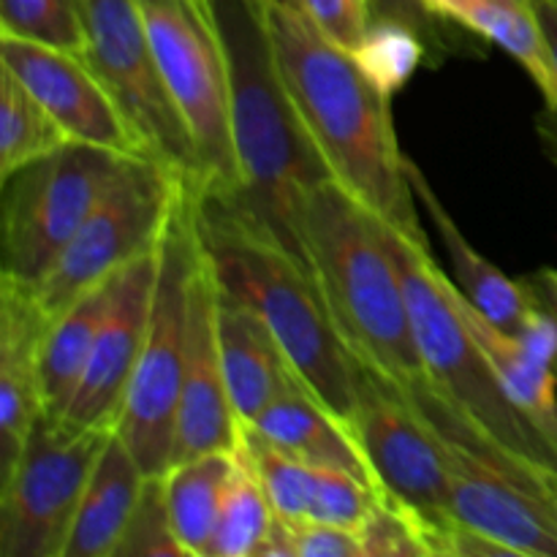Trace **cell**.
<instances>
[{
  "instance_id": "1",
  "label": "cell",
  "mask_w": 557,
  "mask_h": 557,
  "mask_svg": "<svg viewBox=\"0 0 557 557\" xmlns=\"http://www.w3.org/2000/svg\"><path fill=\"white\" fill-rule=\"evenodd\" d=\"M277 74L332 177L403 237L430 245L389 92L286 0H261Z\"/></svg>"
},
{
  "instance_id": "2",
  "label": "cell",
  "mask_w": 557,
  "mask_h": 557,
  "mask_svg": "<svg viewBox=\"0 0 557 557\" xmlns=\"http://www.w3.org/2000/svg\"><path fill=\"white\" fill-rule=\"evenodd\" d=\"M196 234L218 286L267 321L305 386L348 424L357 403V362L313 272L228 196L196 190Z\"/></svg>"
},
{
  "instance_id": "3",
  "label": "cell",
  "mask_w": 557,
  "mask_h": 557,
  "mask_svg": "<svg viewBox=\"0 0 557 557\" xmlns=\"http://www.w3.org/2000/svg\"><path fill=\"white\" fill-rule=\"evenodd\" d=\"M212 14L226 49L239 169V188L228 199L264 223L310 270L302 205L332 174L277 74L261 0H212Z\"/></svg>"
},
{
  "instance_id": "4",
  "label": "cell",
  "mask_w": 557,
  "mask_h": 557,
  "mask_svg": "<svg viewBox=\"0 0 557 557\" xmlns=\"http://www.w3.org/2000/svg\"><path fill=\"white\" fill-rule=\"evenodd\" d=\"M302 245L354 362L395 381L408 397L430 389L386 223L330 177L305 199Z\"/></svg>"
},
{
  "instance_id": "5",
  "label": "cell",
  "mask_w": 557,
  "mask_h": 557,
  "mask_svg": "<svg viewBox=\"0 0 557 557\" xmlns=\"http://www.w3.org/2000/svg\"><path fill=\"white\" fill-rule=\"evenodd\" d=\"M386 239L400 270L413 337L433 389L509 460L557 471V451L506 395L487 354L462 324L449 297L446 270L433 259V248L389 226Z\"/></svg>"
},
{
  "instance_id": "6",
  "label": "cell",
  "mask_w": 557,
  "mask_h": 557,
  "mask_svg": "<svg viewBox=\"0 0 557 557\" xmlns=\"http://www.w3.org/2000/svg\"><path fill=\"white\" fill-rule=\"evenodd\" d=\"M196 253V190L188 185L158 243V281L150 326L114 424V433L123 438L147 476H163L174 462L188 326V283Z\"/></svg>"
},
{
  "instance_id": "7",
  "label": "cell",
  "mask_w": 557,
  "mask_h": 557,
  "mask_svg": "<svg viewBox=\"0 0 557 557\" xmlns=\"http://www.w3.org/2000/svg\"><path fill=\"white\" fill-rule=\"evenodd\" d=\"M147 38L199 156V194L239 188L232 131V85L215 14L201 0H139Z\"/></svg>"
},
{
  "instance_id": "8",
  "label": "cell",
  "mask_w": 557,
  "mask_h": 557,
  "mask_svg": "<svg viewBox=\"0 0 557 557\" xmlns=\"http://www.w3.org/2000/svg\"><path fill=\"white\" fill-rule=\"evenodd\" d=\"M188 185L156 158H128L52 270L30 288L44 315L52 319L125 264L156 250Z\"/></svg>"
},
{
  "instance_id": "9",
  "label": "cell",
  "mask_w": 557,
  "mask_h": 557,
  "mask_svg": "<svg viewBox=\"0 0 557 557\" xmlns=\"http://www.w3.org/2000/svg\"><path fill=\"white\" fill-rule=\"evenodd\" d=\"M107 147L65 141L3 183V277L36 288L123 163Z\"/></svg>"
},
{
  "instance_id": "10",
  "label": "cell",
  "mask_w": 557,
  "mask_h": 557,
  "mask_svg": "<svg viewBox=\"0 0 557 557\" xmlns=\"http://www.w3.org/2000/svg\"><path fill=\"white\" fill-rule=\"evenodd\" d=\"M114 428L41 417L0 476V557H63L98 455Z\"/></svg>"
},
{
  "instance_id": "11",
  "label": "cell",
  "mask_w": 557,
  "mask_h": 557,
  "mask_svg": "<svg viewBox=\"0 0 557 557\" xmlns=\"http://www.w3.org/2000/svg\"><path fill=\"white\" fill-rule=\"evenodd\" d=\"M375 487L411 509L441 555L444 531L455 522L449 506V446L417 403L386 375L357 362V403L348 419Z\"/></svg>"
},
{
  "instance_id": "12",
  "label": "cell",
  "mask_w": 557,
  "mask_h": 557,
  "mask_svg": "<svg viewBox=\"0 0 557 557\" xmlns=\"http://www.w3.org/2000/svg\"><path fill=\"white\" fill-rule=\"evenodd\" d=\"M85 58L134 128L145 156L166 163L190 185L199 156L147 38L139 0H79Z\"/></svg>"
},
{
  "instance_id": "13",
  "label": "cell",
  "mask_w": 557,
  "mask_h": 557,
  "mask_svg": "<svg viewBox=\"0 0 557 557\" xmlns=\"http://www.w3.org/2000/svg\"><path fill=\"white\" fill-rule=\"evenodd\" d=\"M0 65L44 103L71 141L145 156L134 128L82 52L0 36Z\"/></svg>"
},
{
  "instance_id": "14",
  "label": "cell",
  "mask_w": 557,
  "mask_h": 557,
  "mask_svg": "<svg viewBox=\"0 0 557 557\" xmlns=\"http://www.w3.org/2000/svg\"><path fill=\"white\" fill-rule=\"evenodd\" d=\"M218 281L199 245L188 283V326H185L183 389H180L174 462L212 451H234L239 419L223 373L215 326ZM172 462V466H174Z\"/></svg>"
},
{
  "instance_id": "15",
  "label": "cell",
  "mask_w": 557,
  "mask_h": 557,
  "mask_svg": "<svg viewBox=\"0 0 557 557\" xmlns=\"http://www.w3.org/2000/svg\"><path fill=\"white\" fill-rule=\"evenodd\" d=\"M158 281V248L112 277L107 313L65 419L85 428H114L150 326Z\"/></svg>"
},
{
  "instance_id": "16",
  "label": "cell",
  "mask_w": 557,
  "mask_h": 557,
  "mask_svg": "<svg viewBox=\"0 0 557 557\" xmlns=\"http://www.w3.org/2000/svg\"><path fill=\"white\" fill-rule=\"evenodd\" d=\"M47 321L30 288L0 277V476L44 417L38 348Z\"/></svg>"
},
{
  "instance_id": "17",
  "label": "cell",
  "mask_w": 557,
  "mask_h": 557,
  "mask_svg": "<svg viewBox=\"0 0 557 557\" xmlns=\"http://www.w3.org/2000/svg\"><path fill=\"white\" fill-rule=\"evenodd\" d=\"M215 326L228 395L243 424L253 422L281 392L305 384L267 321L221 286H218Z\"/></svg>"
},
{
  "instance_id": "18",
  "label": "cell",
  "mask_w": 557,
  "mask_h": 557,
  "mask_svg": "<svg viewBox=\"0 0 557 557\" xmlns=\"http://www.w3.org/2000/svg\"><path fill=\"white\" fill-rule=\"evenodd\" d=\"M406 169L419 207H422L424 215L430 218L441 245H444V253L451 267L449 277L455 281V286L460 288L468 297V302L476 305L493 324H498L500 330H506L509 335H517L520 326L531 319L533 308H536V294H533L531 283L511 281L504 270H498L493 261L484 259V256L468 243L466 234L460 232L457 221L449 215L444 201L438 199L435 188L430 185L428 174L419 169V163H413L411 158H408Z\"/></svg>"
},
{
  "instance_id": "19",
  "label": "cell",
  "mask_w": 557,
  "mask_h": 557,
  "mask_svg": "<svg viewBox=\"0 0 557 557\" xmlns=\"http://www.w3.org/2000/svg\"><path fill=\"white\" fill-rule=\"evenodd\" d=\"M256 433L264 435L288 455L313 468H343L373 482L368 460L357 438L343 419H337L305 384L281 392L253 422Z\"/></svg>"
},
{
  "instance_id": "20",
  "label": "cell",
  "mask_w": 557,
  "mask_h": 557,
  "mask_svg": "<svg viewBox=\"0 0 557 557\" xmlns=\"http://www.w3.org/2000/svg\"><path fill=\"white\" fill-rule=\"evenodd\" d=\"M147 473L117 433L107 441L76 509L63 557H114L125 536Z\"/></svg>"
},
{
  "instance_id": "21",
  "label": "cell",
  "mask_w": 557,
  "mask_h": 557,
  "mask_svg": "<svg viewBox=\"0 0 557 557\" xmlns=\"http://www.w3.org/2000/svg\"><path fill=\"white\" fill-rule=\"evenodd\" d=\"M446 286L449 297L460 313L462 324L473 335V341L482 346L493 364L495 375L504 384L506 395L515 400V406L531 419L533 428L549 441L557 451V370L555 364L544 362L533 351H528L515 335L500 330L498 324L487 319L476 305L468 302L466 294L455 286V281L446 272Z\"/></svg>"
},
{
  "instance_id": "22",
  "label": "cell",
  "mask_w": 557,
  "mask_h": 557,
  "mask_svg": "<svg viewBox=\"0 0 557 557\" xmlns=\"http://www.w3.org/2000/svg\"><path fill=\"white\" fill-rule=\"evenodd\" d=\"M114 277V275H112ZM112 277L90 288L79 299L47 321L41 348H38V373H41L44 417L65 419L76 389L85 379L103 313H107Z\"/></svg>"
},
{
  "instance_id": "23",
  "label": "cell",
  "mask_w": 557,
  "mask_h": 557,
  "mask_svg": "<svg viewBox=\"0 0 557 557\" xmlns=\"http://www.w3.org/2000/svg\"><path fill=\"white\" fill-rule=\"evenodd\" d=\"M234 451H212L194 460L174 462L163 473L169 517L188 557H207L234 468H237Z\"/></svg>"
},
{
  "instance_id": "24",
  "label": "cell",
  "mask_w": 557,
  "mask_h": 557,
  "mask_svg": "<svg viewBox=\"0 0 557 557\" xmlns=\"http://www.w3.org/2000/svg\"><path fill=\"white\" fill-rule=\"evenodd\" d=\"M449 20L509 52L539 87L544 107L557 109V71L531 0H457Z\"/></svg>"
},
{
  "instance_id": "25",
  "label": "cell",
  "mask_w": 557,
  "mask_h": 557,
  "mask_svg": "<svg viewBox=\"0 0 557 557\" xmlns=\"http://www.w3.org/2000/svg\"><path fill=\"white\" fill-rule=\"evenodd\" d=\"M69 139L58 120L44 109V103L16 79L3 71L0 79V180L14 174L25 163L63 147Z\"/></svg>"
},
{
  "instance_id": "26",
  "label": "cell",
  "mask_w": 557,
  "mask_h": 557,
  "mask_svg": "<svg viewBox=\"0 0 557 557\" xmlns=\"http://www.w3.org/2000/svg\"><path fill=\"white\" fill-rule=\"evenodd\" d=\"M237 451L253 468L277 520L288 522V525H299V522L310 520L315 484L313 466L288 455L286 449L275 446L264 435L256 433L250 424L243 422H239Z\"/></svg>"
},
{
  "instance_id": "27",
  "label": "cell",
  "mask_w": 557,
  "mask_h": 557,
  "mask_svg": "<svg viewBox=\"0 0 557 557\" xmlns=\"http://www.w3.org/2000/svg\"><path fill=\"white\" fill-rule=\"evenodd\" d=\"M207 557H259L275 522L270 498L239 451Z\"/></svg>"
},
{
  "instance_id": "28",
  "label": "cell",
  "mask_w": 557,
  "mask_h": 557,
  "mask_svg": "<svg viewBox=\"0 0 557 557\" xmlns=\"http://www.w3.org/2000/svg\"><path fill=\"white\" fill-rule=\"evenodd\" d=\"M0 36L85 52L79 0H0Z\"/></svg>"
},
{
  "instance_id": "29",
  "label": "cell",
  "mask_w": 557,
  "mask_h": 557,
  "mask_svg": "<svg viewBox=\"0 0 557 557\" xmlns=\"http://www.w3.org/2000/svg\"><path fill=\"white\" fill-rule=\"evenodd\" d=\"M313 504H310V520L326 522V525L346 528L359 533L379 500L381 490L368 479L357 476L343 468H313Z\"/></svg>"
},
{
  "instance_id": "30",
  "label": "cell",
  "mask_w": 557,
  "mask_h": 557,
  "mask_svg": "<svg viewBox=\"0 0 557 557\" xmlns=\"http://www.w3.org/2000/svg\"><path fill=\"white\" fill-rule=\"evenodd\" d=\"M424 41L408 27L395 22H373L368 38L357 49V60L362 69L384 87L389 96L400 90L424 58Z\"/></svg>"
},
{
  "instance_id": "31",
  "label": "cell",
  "mask_w": 557,
  "mask_h": 557,
  "mask_svg": "<svg viewBox=\"0 0 557 557\" xmlns=\"http://www.w3.org/2000/svg\"><path fill=\"white\" fill-rule=\"evenodd\" d=\"M359 542L364 557H433L428 525L384 493L359 531Z\"/></svg>"
},
{
  "instance_id": "32",
  "label": "cell",
  "mask_w": 557,
  "mask_h": 557,
  "mask_svg": "<svg viewBox=\"0 0 557 557\" xmlns=\"http://www.w3.org/2000/svg\"><path fill=\"white\" fill-rule=\"evenodd\" d=\"M114 557H188L169 517L163 476H147Z\"/></svg>"
},
{
  "instance_id": "33",
  "label": "cell",
  "mask_w": 557,
  "mask_h": 557,
  "mask_svg": "<svg viewBox=\"0 0 557 557\" xmlns=\"http://www.w3.org/2000/svg\"><path fill=\"white\" fill-rule=\"evenodd\" d=\"M286 3L308 16L330 41L348 52H357L362 47L373 25L368 0H286Z\"/></svg>"
},
{
  "instance_id": "34",
  "label": "cell",
  "mask_w": 557,
  "mask_h": 557,
  "mask_svg": "<svg viewBox=\"0 0 557 557\" xmlns=\"http://www.w3.org/2000/svg\"><path fill=\"white\" fill-rule=\"evenodd\" d=\"M294 557H364L359 533L326 522L305 520L292 525Z\"/></svg>"
},
{
  "instance_id": "35",
  "label": "cell",
  "mask_w": 557,
  "mask_h": 557,
  "mask_svg": "<svg viewBox=\"0 0 557 557\" xmlns=\"http://www.w3.org/2000/svg\"><path fill=\"white\" fill-rule=\"evenodd\" d=\"M373 22H395V25L408 27L424 41V47H435L441 41L438 22L424 0H368Z\"/></svg>"
},
{
  "instance_id": "36",
  "label": "cell",
  "mask_w": 557,
  "mask_h": 557,
  "mask_svg": "<svg viewBox=\"0 0 557 557\" xmlns=\"http://www.w3.org/2000/svg\"><path fill=\"white\" fill-rule=\"evenodd\" d=\"M531 5L536 11V20L542 25L544 38H547L549 54H553L557 71V3L555 0H531ZM539 136H542V145L547 150V156L557 163V109L544 107L542 117H539Z\"/></svg>"
},
{
  "instance_id": "37",
  "label": "cell",
  "mask_w": 557,
  "mask_h": 557,
  "mask_svg": "<svg viewBox=\"0 0 557 557\" xmlns=\"http://www.w3.org/2000/svg\"><path fill=\"white\" fill-rule=\"evenodd\" d=\"M539 500H542L544 511L549 515V520L557 528V471L555 468H544L539 473Z\"/></svg>"
},
{
  "instance_id": "38",
  "label": "cell",
  "mask_w": 557,
  "mask_h": 557,
  "mask_svg": "<svg viewBox=\"0 0 557 557\" xmlns=\"http://www.w3.org/2000/svg\"><path fill=\"white\" fill-rule=\"evenodd\" d=\"M531 283L544 294V297H549L557 305V270H553V267H544L542 272H536V275L531 277Z\"/></svg>"
},
{
  "instance_id": "39",
  "label": "cell",
  "mask_w": 557,
  "mask_h": 557,
  "mask_svg": "<svg viewBox=\"0 0 557 557\" xmlns=\"http://www.w3.org/2000/svg\"><path fill=\"white\" fill-rule=\"evenodd\" d=\"M424 3L430 5V11H433L435 16H441V20H449L451 9H455L457 0H424Z\"/></svg>"
},
{
  "instance_id": "40",
  "label": "cell",
  "mask_w": 557,
  "mask_h": 557,
  "mask_svg": "<svg viewBox=\"0 0 557 557\" xmlns=\"http://www.w3.org/2000/svg\"><path fill=\"white\" fill-rule=\"evenodd\" d=\"M528 283H531V281H528ZM531 288H533V294H536V297L539 299H542V302L544 305H547V308H549V313H553L555 315V321H557V305L553 302V299H549V297H544V294L542 292H539V288L536 286H533V283H531ZM555 370H557V362H555Z\"/></svg>"
},
{
  "instance_id": "41",
  "label": "cell",
  "mask_w": 557,
  "mask_h": 557,
  "mask_svg": "<svg viewBox=\"0 0 557 557\" xmlns=\"http://www.w3.org/2000/svg\"><path fill=\"white\" fill-rule=\"evenodd\" d=\"M201 3H205V5H210V9H212V0H201Z\"/></svg>"
},
{
  "instance_id": "42",
  "label": "cell",
  "mask_w": 557,
  "mask_h": 557,
  "mask_svg": "<svg viewBox=\"0 0 557 557\" xmlns=\"http://www.w3.org/2000/svg\"><path fill=\"white\" fill-rule=\"evenodd\" d=\"M555 3H557V0H555Z\"/></svg>"
}]
</instances>
